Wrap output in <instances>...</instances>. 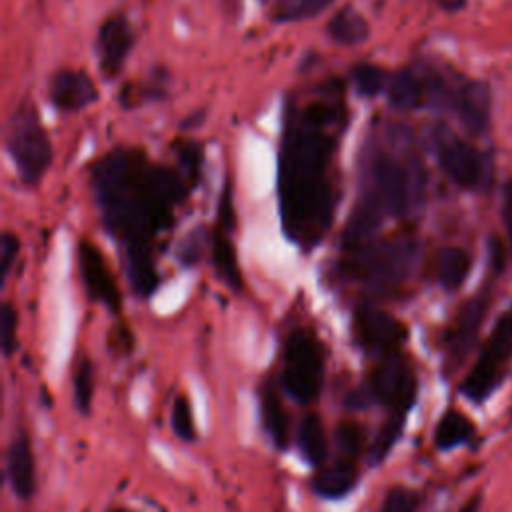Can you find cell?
I'll return each mask as SVG.
<instances>
[{
	"label": "cell",
	"mask_w": 512,
	"mask_h": 512,
	"mask_svg": "<svg viewBox=\"0 0 512 512\" xmlns=\"http://www.w3.org/2000/svg\"><path fill=\"white\" fill-rule=\"evenodd\" d=\"M8 154L26 184H36L52 164V144L34 102H22L8 122Z\"/></svg>",
	"instance_id": "cell-6"
},
{
	"label": "cell",
	"mask_w": 512,
	"mask_h": 512,
	"mask_svg": "<svg viewBox=\"0 0 512 512\" xmlns=\"http://www.w3.org/2000/svg\"><path fill=\"white\" fill-rule=\"evenodd\" d=\"M324 384V350L320 340L306 328L288 334L284 346V370L280 374L282 390L298 404H310L318 398Z\"/></svg>",
	"instance_id": "cell-7"
},
{
	"label": "cell",
	"mask_w": 512,
	"mask_h": 512,
	"mask_svg": "<svg viewBox=\"0 0 512 512\" xmlns=\"http://www.w3.org/2000/svg\"><path fill=\"white\" fill-rule=\"evenodd\" d=\"M94 396V368L88 358H80L74 370V404L80 414H90Z\"/></svg>",
	"instance_id": "cell-28"
},
{
	"label": "cell",
	"mask_w": 512,
	"mask_h": 512,
	"mask_svg": "<svg viewBox=\"0 0 512 512\" xmlns=\"http://www.w3.org/2000/svg\"><path fill=\"white\" fill-rule=\"evenodd\" d=\"M296 442L308 464L320 468L328 456V436L318 414H306L296 432Z\"/></svg>",
	"instance_id": "cell-23"
},
{
	"label": "cell",
	"mask_w": 512,
	"mask_h": 512,
	"mask_svg": "<svg viewBox=\"0 0 512 512\" xmlns=\"http://www.w3.org/2000/svg\"><path fill=\"white\" fill-rule=\"evenodd\" d=\"M346 112L342 102L316 100L292 110L280 150V212L284 232L302 246H314L330 228L336 194L328 176L338 128Z\"/></svg>",
	"instance_id": "cell-1"
},
{
	"label": "cell",
	"mask_w": 512,
	"mask_h": 512,
	"mask_svg": "<svg viewBox=\"0 0 512 512\" xmlns=\"http://www.w3.org/2000/svg\"><path fill=\"white\" fill-rule=\"evenodd\" d=\"M512 358V306L506 308L476 358L474 366L462 380L460 392L472 402H484L502 382L506 366Z\"/></svg>",
	"instance_id": "cell-8"
},
{
	"label": "cell",
	"mask_w": 512,
	"mask_h": 512,
	"mask_svg": "<svg viewBox=\"0 0 512 512\" xmlns=\"http://www.w3.org/2000/svg\"><path fill=\"white\" fill-rule=\"evenodd\" d=\"M386 96L390 104L400 110H416L428 100L424 78L412 70L392 74L386 86Z\"/></svg>",
	"instance_id": "cell-20"
},
{
	"label": "cell",
	"mask_w": 512,
	"mask_h": 512,
	"mask_svg": "<svg viewBox=\"0 0 512 512\" xmlns=\"http://www.w3.org/2000/svg\"><path fill=\"white\" fill-rule=\"evenodd\" d=\"M326 32L336 44L356 46L370 36V26L368 20L354 6H344L330 18Z\"/></svg>",
	"instance_id": "cell-21"
},
{
	"label": "cell",
	"mask_w": 512,
	"mask_h": 512,
	"mask_svg": "<svg viewBox=\"0 0 512 512\" xmlns=\"http://www.w3.org/2000/svg\"><path fill=\"white\" fill-rule=\"evenodd\" d=\"M170 424H172V432L184 440V442H192L196 438V426H194V418H192V408L190 402L184 394H178L172 402V412H170Z\"/></svg>",
	"instance_id": "cell-30"
},
{
	"label": "cell",
	"mask_w": 512,
	"mask_h": 512,
	"mask_svg": "<svg viewBox=\"0 0 512 512\" xmlns=\"http://www.w3.org/2000/svg\"><path fill=\"white\" fill-rule=\"evenodd\" d=\"M502 222L506 228L508 242L512 246V178L504 184V190H502Z\"/></svg>",
	"instance_id": "cell-35"
},
{
	"label": "cell",
	"mask_w": 512,
	"mask_h": 512,
	"mask_svg": "<svg viewBox=\"0 0 512 512\" xmlns=\"http://www.w3.org/2000/svg\"><path fill=\"white\" fill-rule=\"evenodd\" d=\"M334 0H278L274 6V18L278 22H300L318 16Z\"/></svg>",
	"instance_id": "cell-27"
},
{
	"label": "cell",
	"mask_w": 512,
	"mask_h": 512,
	"mask_svg": "<svg viewBox=\"0 0 512 512\" xmlns=\"http://www.w3.org/2000/svg\"><path fill=\"white\" fill-rule=\"evenodd\" d=\"M472 258L460 246H444L436 256V276L444 290H458L470 274Z\"/></svg>",
	"instance_id": "cell-22"
},
{
	"label": "cell",
	"mask_w": 512,
	"mask_h": 512,
	"mask_svg": "<svg viewBox=\"0 0 512 512\" xmlns=\"http://www.w3.org/2000/svg\"><path fill=\"white\" fill-rule=\"evenodd\" d=\"M418 260V246L412 238L372 240L348 252V274L360 282L376 288L390 290L404 284Z\"/></svg>",
	"instance_id": "cell-4"
},
{
	"label": "cell",
	"mask_w": 512,
	"mask_h": 512,
	"mask_svg": "<svg viewBox=\"0 0 512 512\" xmlns=\"http://www.w3.org/2000/svg\"><path fill=\"white\" fill-rule=\"evenodd\" d=\"M474 436V424L470 418L458 410H446L436 424L434 444L438 450H450L454 446L466 444Z\"/></svg>",
	"instance_id": "cell-24"
},
{
	"label": "cell",
	"mask_w": 512,
	"mask_h": 512,
	"mask_svg": "<svg viewBox=\"0 0 512 512\" xmlns=\"http://www.w3.org/2000/svg\"><path fill=\"white\" fill-rule=\"evenodd\" d=\"M358 476L360 472H358L356 460L338 458L332 464L320 466L318 472L312 476L310 486L314 494H318L320 498L334 500L350 494L358 484Z\"/></svg>",
	"instance_id": "cell-18"
},
{
	"label": "cell",
	"mask_w": 512,
	"mask_h": 512,
	"mask_svg": "<svg viewBox=\"0 0 512 512\" xmlns=\"http://www.w3.org/2000/svg\"><path fill=\"white\" fill-rule=\"evenodd\" d=\"M92 190L104 226L124 252L152 250L158 232L170 228L188 186L168 166H154L138 150H114L92 168Z\"/></svg>",
	"instance_id": "cell-2"
},
{
	"label": "cell",
	"mask_w": 512,
	"mask_h": 512,
	"mask_svg": "<svg viewBox=\"0 0 512 512\" xmlns=\"http://www.w3.org/2000/svg\"><path fill=\"white\" fill-rule=\"evenodd\" d=\"M234 226V214H232V198H230V186L226 182L220 198V208H218V224L212 232L210 244H212V262L222 278L224 284H228L232 290L242 288V274L238 268L236 260V250L230 240V230Z\"/></svg>",
	"instance_id": "cell-12"
},
{
	"label": "cell",
	"mask_w": 512,
	"mask_h": 512,
	"mask_svg": "<svg viewBox=\"0 0 512 512\" xmlns=\"http://www.w3.org/2000/svg\"><path fill=\"white\" fill-rule=\"evenodd\" d=\"M352 330L360 348L378 360L400 352V346L408 336L406 326L396 316L372 304L356 308Z\"/></svg>",
	"instance_id": "cell-9"
},
{
	"label": "cell",
	"mask_w": 512,
	"mask_h": 512,
	"mask_svg": "<svg viewBox=\"0 0 512 512\" xmlns=\"http://www.w3.org/2000/svg\"><path fill=\"white\" fill-rule=\"evenodd\" d=\"M350 78H352L354 90L364 98H372V96H378L380 92H384L388 86V80H390L384 68L370 64V62L356 64L350 70Z\"/></svg>",
	"instance_id": "cell-26"
},
{
	"label": "cell",
	"mask_w": 512,
	"mask_h": 512,
	"mask_svg": "<svg viewBox=\"0 0 512 512\" xmlns=\"http://www.w3.org/2000/svg\"><path fill=\"white\" fill-rule=\"evenodd\" d=\"M18 250H20V244H18V238L12 234V232H4L2 238H0V268H2V280L8 278L14 262H16V256H18Z\"/></svg>",
	"instance_id": "cell-33"
},
{
	"label": "cell",
	"mask_w": 512,
	"mask_h": 512,
	"mask_svg": "<svg viewBox=\"0 0 512 512\" xmlns=\"http://www.w3.org/2000/svg\"><path fill=\"white\" fill-rule=\"evenodd\" d=\"M78 268L82 284L94 302L104 304L108 310H120V290L108 268V262L98 246L82 240L78 246Z\"/></svg>",
	"instance_id": "cell-11"
},
{
	"label": "cell",
	"mask_w": 512,
	"mask_h": 512,
	"mask_svg": "<svg viewBox=\"0 0 512 512\" xmlns=\"http://www.w3.org/2000/svg\"><path fill=\"white\" fill-rule=\"evenodd\" d=\"M488 310V296L478 294L470 298L458 312L454 326L448 334V346H446V362L450 368L464 362V358L470 354L472 346L476 344L478 332L482 328L484 316Z\"/></svg>",
	"instance_id": "cell-14"
},
{
	"label": "cell",
	"mask_w": 512,
	"mask_h": 512,
	"mask_svg": "<svg viewBox=\"0 0 512 512\" xmlns=\"http://www.w3.org/2000/svg\"><path fill=\"white\" fill-rule=\"evenodd\" d=\"M434 154L444 174L460 188L474 190L484 180V160L466 140L446 128L434 132Z\"/></svg>",
	"instance_id": "cell-10"
},
{
	"label": "cell",
	"mask_w": 512,
	"mask_h": 512,
	"mask_svg": "<svg viewBox=\"0 0 512 512\" xmlns=\"http://www.w3.org/2000/svg\"><path fill=\"white\" fill-rule=\"evenodd\" d=\"M334 440H336V446H338L342 458L356 460V456L362 452L364 442H366L364 428L354 420H344L336 426Z\"/></svg>",
	"instance_id": "cell-29"
},
{
	"label": "cell",
	"mask_w": 512,
	"mask_h": 512,
	"mask_svg": "<svg viewBox=\"0 0 512 512\" xmlns=\"http://www.w3.org/2000/svg\"><path fill=\"white\" fill-rule=\"evenodd\" d=\"M260 398V418L266 434L278 450L288 444V416L280 398V390L274 378H266L258 390Z\"/></svg>",
	"instance_id": "cell-19"
},
{
	"label": "cell",
	"mask_w": 512,
	"mask_h": 512,
	"mask_svg": "<svg viewBox=\"0 0 512 512\" xmlns=\"http://www.w3.org/2000/svg\"><path fill=\"white\" fill-rule=\"evenodd\" d=\"M420 496L416 490L406 486H392L382 502L380 512H416Z\"/></svg>",
	"instance_id": "cell-31"
},
{
	"label": "cell",
	"mask_w": 512,
	"mask_h": 512,
	"mask_svg": "<svg viewBox=\"0 0 512 512\" xmlns=\"http://www.w3.org/2000/svg\"><path fill=\"white\" fill-rule=\"evenodd\" d=\"M426 174L414 152L372 148L362 168V192L354 210L382 222L386 216L406 218L424 200Z\"/></svg>",
	"instance_id": "cell-3"
},
{
	"label": "cell",
	"mask_w": 512,
	"mask_h": 512,
	"mask_svg": "<svg viewBox=\"0 0 512 512\" xmlns=\"http://www.w3.org/2000/svg\"><path fill=\"white\" fill-rule=\"evenodd\" d=\"M178 158H180V164L184 166V172L190 176V178H196L198 170H200V146L194 144V142H184V144H178Z\"/></svg>",
	"instance_id": "cell-34"
},
{
	"label": "cell",
	"mask_w": 512,
	"mask_h": 512,
	"mask_svg": "<svg viewBox=\"0 0 512 512\" xmlns=\"http://www.w3.org/2000/svg\"><path fill=\"white\" fill-rule=\"evenodd\" d=\"M48 96L60 112H78L98 100V90L86 72L64 68L50 78Z\"/></svg>",
	"instance_id": "cell-15"
},
{
	"label": "cell",
	"mask_w": 512,
	"mask_h": 512,
	"mask_svg": "<svg viewBox=\"0 0 512 512\" xmlns=\"http://www.w3.org/2000/svg\"><path fill=\"white\" fill-rule=\"evenodd\" d=\"M416 376L410 362L400 354H390L378 360L360 388L348 394L346 406L352 410L378 404L390 412L408 414L416 400Z\"/></svg>",
	"instance_id": "cell-5"
},
{
	"label": "cell",
	"mask_w": 512,
	"mask_h": 512,
	"mask_svg": "<svg viewBox=\"0 0 512 512\" xmlns=\"http://www.w3.org/2000/svg\"><path fill=\"white\" fill-rule=\"evenodd\" d=\"M406 416L408 414H404V412H390L388 414V418L384 420L378 434L374 436V440L368 446V462L372 466H378L388 458V454L392 452V448L396 446V442L402 436Z\"/></svg>",
	"instance_id": "cell-25"
},
{
	"label": "cell",
	"mask_w": 512,
	"mask_h": 512,
	"mask_svg": "<svg viewBox=\"0 0 512 512\" xmlns=\"http://www.w3.org/2000/svg\"><path fill=\"white\" fill-rule=\"evenodd\" d=\"M16 330H18V314L16 308L10 302L2 304L0 310V340H2V352L4 356H12V352L18 346V338H16Z\"/></svg>",
	"instance_id": "cell-32"
},
{
	"label": "cell",
	"mask_w": 512,
	"mask_h": 512,
	"mask_svg": "<svg viewBox=\"0 0 512 512\" xmlns=\"http://www.w3.org/2000/svg\"><path fill=\"white\" fill-rule=\"evenodd\" d=\"M460 124L474 136L486 132L490 122V90L484 82L468 80L454 88L452 104Z\"/></svg>",
	"instance_id": "cell-16"
},
{
	"label": "cell",
	"mask_w": 512,
	"mask_h": 512,
	"mask_svg": "<svg viewBox=\"0 0 512 512\" xmlns=\"http://www.w3.org/2000/svg\"><path fill=\"white\" fill-rule=\"evenodd\" d=\"M110 512H122V510H110Z\"/></svg>",
	"instance_id": "cell-37"
},
{
	"label": "cell",
	"mask_w": 512,
	"mask_h": 512,
	"mask_svg": "<svg viewBox=\"0 0 512 512\" xmlns=\"http://www.w3.org/2000/svg\"><path fill=\"white\" fill-rule=\"evenodd\" d=\"M6 478L16 498L30 500L36 494V464L28 436L18 432L6 452Z\"/></svg>",
	"instance_id": "cell-17"
},
{
	"label": "cell",
	"mask_w": 512,
	"mask_h": 512,
	"mask_svg": "<svg viewBox=\"0 0 512 512\" xmlns=\"http://www.w3.org/2000/svg\"><path fill=\"white\" fill-rule=\"evenodd\" d=\"M480 504H482V498L480 496H472V498H468L462 504V508L458 512H480Z\"/></svg>",
	"instance_id": "cell-36"
},
{
	"label": "cell",
	"mask_w": 512,
	"mask_h": 512,
	"mask_svg": "<svg viewBox=\"0 0 512 512\" xmlns=\"http://www.w3.org/2000/svg\"><path fill=\"white\" fill-rule=\"evenodd\" d=\"M134 46V32L122 14L108 16L96 34V56L106 78L116 76Z\"/></svg>",
	"instance_id": "cell-13"
}]
</instances>
